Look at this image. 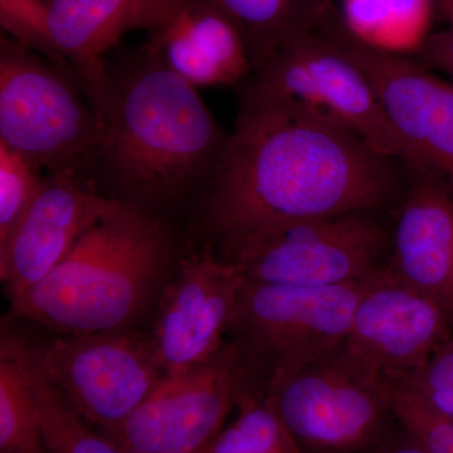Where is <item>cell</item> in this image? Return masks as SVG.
<instances>
[{
  "instance_id": "24",
  "label": "cell",
  "mask_w": 453,
  "mask_h": 453,
  "mask_svg": "<svg viewBox=\"0 0 453 453\" xmlns=\"http://www.w3.org/2000/svg\"><path fill=\"white\" fill-rule=\"evenodd\" d=\"M44 179L25 157L0 142V243L31 208Z\"/></svg>"
},
{
  "instance_id": "28",
  "label": "cell",
  "mask_w": 453,
  "mask_h": 453,
  "mask_svg": "<svg viewBox=\"0 0 453 453\" xmlns=\"http://www.w3.org/2000/svg\"><path fill=\"white\" fill-rule=\"evenodd\" d=\"M437 3L453 27V0H437Z\"/></svg>"
},
{
  "instance_id": "13",
  "label": "cell",
  "mask_w": 453,
  "mask_h": 453,
  "mask_svg": "<svg viewBox=\"0 0 453 453\" xmlns=\"http://www.w3.org/2000/svg\"><path fill=\"white\" fill-rule=\"evenodd\" d=\"M339 40L371 80L412 163L453 198V82L411 57L381 55L351 40L342 26Z\"/></svg>"
},
{
  "instance_id": "29",
  "label": "cell",
  "mask_w": 453,
  "mask_h": 453,
  "mask_svg": "<svg viewBox=\"0 0 453 453\" xmlns=\"http://www.w3.org/2000/svg\"><path fill=\"white\" fill-rule=\"evenodd\" d=\"M47 2H49V0H47Z\"/></svg>"
},
{
  "instance_id": "11",
  "label": "cell",
  "mask_w": 453,
  "mask_h": 453,
  "mask_svg": "<svg viewBox=\"0 0 453 453\" xmlns=\"http://www.w3.org/2000/svg\"><path fill=\"white\" fill-rule=\"evenodd\" d=\"M452 336L445 312L386 262L366 279L340 353L372 380L399 383L422 369Z\"/></svg>"
},
{
  "instance_id": "23",
  "label": "cell",
  "mask_w": 453,
  "mask_h": 453,
  "mask_svg": "<svg viewBox=\"0 0 453 453\" xmlns=\"http://www.w3.org/2000/svg\"><path fill=\"white\" fill-rule=\"evenodd\" d=\"M383 389L396 422L429 453H453V422L410 387L384 383Z\"/></svg>"
},
{
  "instance_id": "19",
  "label": "cell",
  "mask_w": 453,
  "mask_h": 453,
  "mask_svg": "<svg viewBox=\"0 0 453 453\" xmlns=\"http://www.w3.org/2000/svg\"><path fill=\"white\" fill-rule=\"evenodd\" d=\"M434 11V0H340V23L372 52L411 57L431 37Z\"/></svg>"
},
{
  "instance_id": "6",
  "label": "cell",
  "mask_w": 453,
  "mask_h": 453,
  "mask_svg": "<svg viewBox=\"0 0 453 453\" xmlns=\"http://www.w3.org/2000/svg\"><path fill=\"white\" fill-rule=\"evenodd\" d=\"M366 279L305 288L242 277L231 332L255 374L261 372L266 383L338 353L350 332Z\"/></svg>"
},
{
  "instance_id": "1",
  "label": "cell",
  "mask_w": 453,
  "mask_h": 453,
  "mask_svg": "<svg viewBox=\"0 0 453 453\" xmlns=\"http://www.w3.org/2000/svg\"><path fill=\"white\" fill-rule=\"evenodd\" d=\"M238 89L234 127L201 201L217 249L303 220L398 208L403 164L251 80Z\"/></svg>"
},
{
  "instance_id": "18",
  "label": "cell",
  "mask_w": 453,
  "mask_h": 453,
  "mask_svg": "<svg viewBox=\"0 0 453 453\" xmlns=\"http://www.w3.org/2000/svg\"><path fill=\"white\" fill-rule=\"evenodd\" d=\"M242 33L253 73L283 42L321 31L335 18V0H201Z\"/></svg>"
},
{
  "instance_id": "22",
  "label": "cell",
  "mask_w": 453,
  "mask_h": 453,
  "mask_svg": "<svg viewBox=\"0 0 453 453\" xmlns=\"http://www.w3.org/2000/svg\"><path fill=\"white\" fill-rule=\"evenodd\" d=\"M252 383L241 389L237 418L220 432L208 453H303L261 387Z\"/></svg>"
},
{
  "instance_id": "25",
  "label": "cell",
  "mask_w": 453,
  "mask_h": 453,
  "mask_svg": "<svg viewBox=\"0 0 453 453\" xmlns=\"http://www.w3.org/2000/svg\"><path fill=\"white\" fill-rule=\"evenodd\" d=\"M49 13L47 0H0V26L11 40L68 67L50 35Z\"/></svg>"
},
{
  "instance_id": "9",
  "label": "cell",
  "mask_w": 453,
  "mask_h": 453,
  "mask_svg": "<svg viewBox=\"0 0 453 453\" xmlns=\"http://www.w3.org/2000/svg\"><path fill=\"white\" fill-rule=\"evenodd\" d=\"M261 388L303 451L356 453L380 442L396 421L383 384L340 350Z\"/></svg>"
},
{
  "instance_id": "16",
  "label": "cell",
  "mask_w": 453,
  "mask_h": 453,
  "mask_svg": "<svg viewBox=\"0 0 453 453\" xmlns=\"http://www.w3.org/2000/svg\"><path fill=\"white\" fill-rule=\"evenodd\" d=\"M403 196L387 264L453 325V198L434 178L405 168Z\"/></svg>"
},
{
  "instance_id": "12",
  "label": "cell",
  "mask_w": 453,
  "mask_h": 453,
  "mask_svg": "<svg viewBox=\"0 0 453 453\" xmlns=\"http://www.w3.org/2000/svg\"><path fill=\"white\" fill-rule=\"evenodd\" d=\"M242 276L211 246L179 261L151 333L166 378L201 368L219 356L234 324Z\"/></svg>"
},
{
  "instance_id": "21",
  "label": "cell",
  "mask_w": 453,
  "mask_h": 453,
  "mask_svg": "<svg viewBox=\"0 0 453 453\" xmlns=\"http://www.w3.org/2000/svg\"><path fill=\"white\" fill-rule=\"evenodd\" d=\"M20 356L38 410L49 453H127L111 438L88 425L53 388L33 357L32 349L19 340Z\"/></svg>"
},
{
  "instance_id": "2",
  "label": "cell",
  "mask_w": 453,
  "mask_h": 453,
  "mask_svg": "<svg viewBox=\"0 0 453 453\" xmlns=\"http://www.w3.org/2000/svg\"><path fill=\"white\" fill-rule=\"evenodd\" d=\"M81 180L98 195L160 213L210 187L229 133L196 88L144 50L110 70Z\"/></svg>"
},
{
  "instance_id": "20",
  "label": "cell",
  "mask_w": 453,
  "mask_h": 453,
  "mask_svg": "<svg viewBox=\"0 0 453 453\" xmlns=\"http://www.w3.org/2000/svg\"><path fill=\"white\" fill-rule=\"evenodd\" d=\"M0 453H49L19 342L8 334L0 347Z\"/></svg>"
},
{
  "instance_id": "10",
  "label": "cell",
  "mask_w": 453,
  "mask_h": 453,
  "mask_svg": "<svg viewBox=\"0 0 453 453\" xmlns=\"http://www.w3.org/2000/svg\"><path fill=\"white\" fill-rule=\"evenodd\" d=\"M253 374L240 345L226 344L201 368L165 378L107 437L127 453H208Z\"/></svg>"
},
{
  "instance_id": "17",
  "label": "cell",
  "mask_w": 453,
  "mask_h": 453,
  "mask_svg": "<svg viewBox=\"0 0 453 453\" xmlns=\"http://www.w3.org/2000/svg\"><path fill=\"white\" fill-rule=\"evenodd\" d=\"M150 37L142 50L193 88H240L252 77L242 33L225 14L201 0H187Z\"/></svg>"
},
{
  "instance_id": "15",
  "label": "cell",
  "mask_w": 453,
  "mask_h": 453,
  "mask_svg": "<svg viewBox=\"0 0 453 453\" xmlns=\"http://www.w3.org/2000/svg\"><path fill=\"white\" fill-rule=\"evenodd\" d=\"M186 2L49 0L53 42L96 112L110 79L104 56L127 33L159 31Z\"/></svg>"
},
{
  "instance_id": "26",
  "label": "cell",
  "mask_w": 453,
  "mask_h": 453,
  "mask_svg": "<svg viewBox=\"0 0 453 453\" xmlns=\"http://www.w3.org/2000/svg\"><path fill=\"white\" fill-rule=\"evenodd\" d=\"M416 57L419 64L441 71L453 82V27L432 35Z\"/></svg>"
},
{
  "instance_id": "3",
  "label": "cell",
  "mask_w": 453,
  "mask_h": 453,
  "mask_svg": "<svg viewBox=\"0 0 453 453\" xmlns=\"http://www.w3.org/2000/svg\"><path fill=\"white\" fill-rule=\"evenodd\" d=\"M172 256L166 223L118 202L46 279L11 301L12 314L61 335L127 329Z\"/></svg>"
},
{
  "instance_id": "7",
  "label": "cell",
  "mask_w": 453,
  "mask_h": 453,
  "mask_svg": "<svg viewBox=\"0 0 453 453\" xmlns=\"http://www.w3.org/2000/svg\"><path fill=\"white\" fill-rule=\"evenodd\" d=\"M392 237L381 211H350L271 229L219 255L250 281L329 288L363 281L380 270Z\"/></svg>"
},
{
  "instance_id": "27",
  "label": "cell",
  "mask_w": 453,
  "mask_h": 453,
  "mask_svg": "<svg viewBox=\"0 0 453 453\" xmlns=\"http://www.w3.org/2000/svg\"><path fill=\"white\" fill-rule=\"evenodd\" d=\"M356 453H429L428 449L412 436L407 429L399 425V431H390L380 442L360 449Z\"/></svg>"
},
{
  "instance_id": "8",
  "label": "cell",
  "mask_w": 453,
  "mask_h": 453,
  "mask_svg": "<svg viewBox=\"0 0 453 453\" xmlns=\"http://www.w3.org/2000/svg\"><path fill=\"white\" fill-rule=\"evenodd\" d=\"M31 349L65 403L105 436L120 427L166 378L151 336L127 329L59 335Z\"/></svg>"
},
{
  "instance_id": "5",
  "label": "cell",
  "mask_w": 453,
  "mask_h": 453,
  "mask_svg": "<svg viewBox=\"0 0 453 453\" xmlns=\"http://www.w3.org/2000/svg\"><path fill=\"white\" fill-rule=\"evenodd\" d=\"M334 19L321 31L283 42L250 80L268 94L353 134L378 153L410 165V149L365 70L342 46Z\"/></svg>"
},
{
  "instance_id": "4",
  "label": "cell",
  "mask_w": 453,
  "mask_h": 453,
  "mask_svg": "<svg viewBox=\"0 0 453 453\" xmlns=\"http://www.w3.org/2000/svg\"><path fill=\"white\" fill-rule=\"evenodd\" d=\"M98 122L71 68L2 38L0 142L46 175L81 180Z\"/></svg>"
},
{
  "instance_id": "14",
  "label": "cell",
  "mask_w": 453,
  "mask_h": 453,
  "mask_svg": "<svg viewBox=\"0 0 453 453\" xmlns=\"http://www.w3.org/2000/svg\"><path fill=\"white\" fill-rule=\"evenodd\" d=\"M116 203L71 175H46L31 208L0 243V280L9 299L46 279Z\"/></svg>"
}]
</instances>
